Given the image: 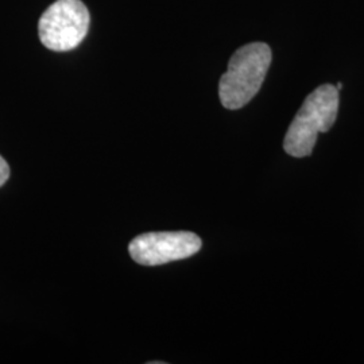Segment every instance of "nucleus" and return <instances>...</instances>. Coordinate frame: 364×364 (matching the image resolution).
I'll return each mask as SVG.
<instances>
[{"instance_id":"f03ea898","label":"nucleus","mask_w":364,"mask_h":364,"mask_svg":"<svg viewBox=\"0 0 364 364\" xmlns=\"http://www.w3.org/2000/svg\"><path fill=\"white\" fill-rule=\"evenodd\" d=\"M338 112V91L331 84L318 87L305 99L287 132L284 149L302 158L312 154L318 132L331 130Z\"/></svg>"},{"instance_id":"423d86ee","label":"nucleus","mask_w":364,"mask_h":364,"mask_svg":"<svg viewBox=\"0 0 364 364\" xmlns=\"http://www.w3.org/2000/svg\"><path fill=\"white\" fill-rule=\"evenodd\" d=\"M341 88H343V84H341V82H338V85H336V90H338V91H340Z\"/></svg>"},{"instance_id":"f257e3e1","label":"nucleus","mask_w":364,"mask_h":364,"mask_svg":"<svg viewBox=\"0 0 364 364\" xmlns=\"http://www.w3.org/2000/svg\"><path fill=\"white\" fill-rule=\"evenodd\" d=\"M272 58L270 46L263 42L248 43L232 54L219 84L224 108L239 109L252 100L266 78Z\"/></svg>"},{"instance_id":"7ed1b4c3","label":"nucleus","mask_w":364,"mask_h":364,"mask_svg":"<svg viewBox=\"0 0 364 364\" xmlns=\"http://www.w3.org/2000/svg\"><path fill=\"white\" fill-rule=\"evenodd\" d=\"M91 15L81 0H55L39 18V39L53 52H69L85 38Z\"/></svg>"},{"instance_id":"20e7f679","label":"nucleus","mask_w":364,"mask_h":364,"mask_svg":"<svg viewBox=\"0 0 364 364\" xmlns=\"http://www.w3.org/2000/svg\"><path fill=\"white\" fill-rule=\"evenodd\" d=\"M201 246V239L189 231L147 232L131 240L129 252L139 264L159 266L186 259L197 254Z\"/></svg>"},{"instance_id":"39448f33","label":"nucleus","mask_w":364,"mask_h":364,"mask_svg":"<svg viewBox=\"0 0 364 364\" xmlns=\"http://www.w3.org/2000/svg\"><path fill=\"white\" fill-rule=\"evenodd\" d=\"M10 177V168L9 164L4 161V158L0 156V186H3Z\"/></svg>"}]
</instances>
